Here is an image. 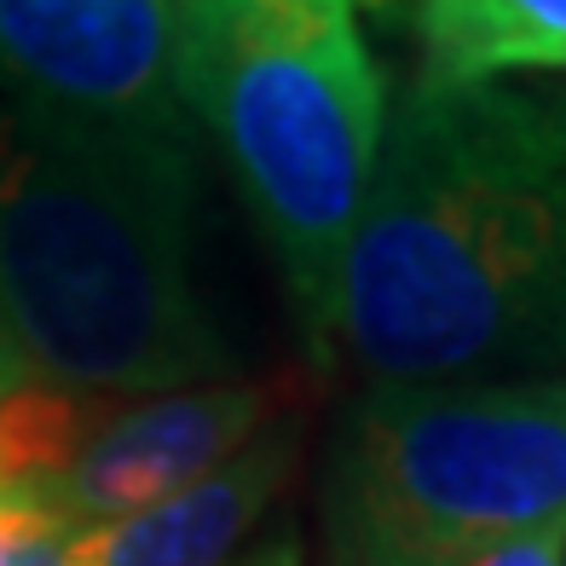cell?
<instances>
[{"label":"cell","mask_w":566,"mask_h":566,"mask_svg":"<svg viewBox=\"0 0 566 566\" xmlns=\"http://www.w3.org/2000/svg\"><path fill=\"white\" fill-rule=\"evenodd\" d=\"M365 381L566 376V82L422 70L388 98L342 283Z\"/></svg>","instance_id":"1"},{"label":"cell","mask_w":566,"mask_h":566,"mask_svg":"<svg viewBox=\"0 0 566 566\" xmlns=\"http://www.w3.org/2000/svg\"><path fill=\"white\" fill-rule=\"evenodd\" d=\"M0 336L30 376L82 394L226 381L231 347L191 277V168L7 98Z\"/></svg>","instance_id":"2"},{"label":"cell","mask_w":566,"mask_h":566,"mask_svg":"<svg viewBox=\"0 0 566 566\" xmlns=\"http://www.w3.org/2000/svg\"><path fill=\"white\" fill-rule=\"evenodd\" d=\"M174 87L249 202L313 365H336V283L388 127L353 0H168Z\"/></svg>","instance_id":"3"},{"label":"cell","mask_w":566,"mask_h":566,"mask_svg":"<svg viewBox=\"0 0 566 566\" xmlns=\"http://www.w3.org/2000/svg\"><path fill=\"white\" fill-rule=\"evenodd\" d=\"M566 521V376L370 381L324 462L329 566H457Z\"/></svg>","instance_id":"4"},{"label":"cell","mask_w":566,"mask_h":566,"mask_svg":"<svg viewBox=\"0 0 566 566\" xmlns=\"http://www.w3.org/2000/svg\"><path fill=\"white\" fill-rule=\"evenodd\" d=\"M0 87L145 163L191 168L168 0H0Z\"/></svg>","instance_id":"5"},{"label":"cell","mask_w":566,"mask_h":566,"mask_svg":"<svg viewBox=\"0 0 566 566\" xmlns=\"http://www.w3.org/2000/svg\"><path fill=\"white\" fill-rule=\"evenodd\" d=\"M277 399V381L238 376L168 394H98L82 440L70 446L64 469L41 485L35 503L70 532L139 514L243 451L283 410Z\"/></svg>","instance_id":"6"},{"label":"cell","mask_w":566,"mask_h":566,"mask_svg":"<svg viewBox=\"0 0 566 566\" xmlns=\"http://www.w3.org/2000/svg\"><path fill=\"white\" fill-rule=\"evenodd\" d=\"M301 457V417H277L186 492L70 532V566H231Z\"/></svg>","instance_id":"7"},{"label":"cell","mask_w":566,"mask_h":566,"mask_svg":"<svg viewBox=\"0 0 566 566\" xmlns=\"http://www.w3.org/2000/svg\"><path fill=\"white\" fill-rule=\"evenodd\" d=\"M433 75H566V0H422Z\"/></svg>","instance_id":"8"},{"label":"cell","mask_w":566,"mask_h":566,"mask_svg":"<svg viewBox=\"0 0 566 566\" xmlns=\"http://www.w3.org/2000/svg\"><path fill=\"white\" fill-rule=\"evenodd\" d=\"M0 566H70V526L30 497L0 492Z\"/></svg>","instance_id":"9"},{"label":"cell","mask_w":566,"mask_h":566,"mask_svg":"<svg viewBox=\"0 0 566 566\" xmlns=\"http://www.w3.org/2000/svg\"><path fill=\"white\" fill-rule=\"evenodd\" d=\"M457 566H566V521H555L544 532H526L514 544H497L474 560H457Z\"/></svg>","instance_id":"10"},{"label":"cell","mask_w":566,"mask_h":566,"mask_svg":"<svg viewBox=\"0 0 566 566\" xmlns=\"http://www.w3.org/2000/svg\"><path fill=\"white\" fill-rule=\"evenodd\" d=\"M23 376H30V370H23V358H18V353L7 347V336H0V399H7V394L18 388Z\"/></svg>","instance_id":"11"},{"label":"cell","mask_w":566,"mask_h":566,"mask_svg":"<svg viewBox=\"0 0 566 566\" xmlns=\"http://www.w3.org/2000/svg\"><path fill=\"white\" fill-rule=\"evenodd\" d=\"M272 566H301V537L290 526L272 532Z\"/></svg>","instance_id":"12"},{"label":"cell","mask_w":566,"mask_h":566,"mask_svg":"<svg viewBox=\"0 0 566 566\" xmlns=\"http://www.w3.org/2000/svg\"><path fill=\"white\" fill-rule=\"evenodd\" d=\"M231 566H272V537H266V544H254L249 555H238Z\"/></svg>","instance_id":"13"},{"label":"cell","mask_w":566,"mask_h":566,"mask_svg":"<svg viewBox=\"0 0 566 566\" xmlns=\"http://www.w3.org/2000/svg\"><path fill=\"white\" fill-rule=\"evenodd\" d=\"M353 7H388V0H353Z\"/></svg>","instance_id":"14"}]
</instances>
